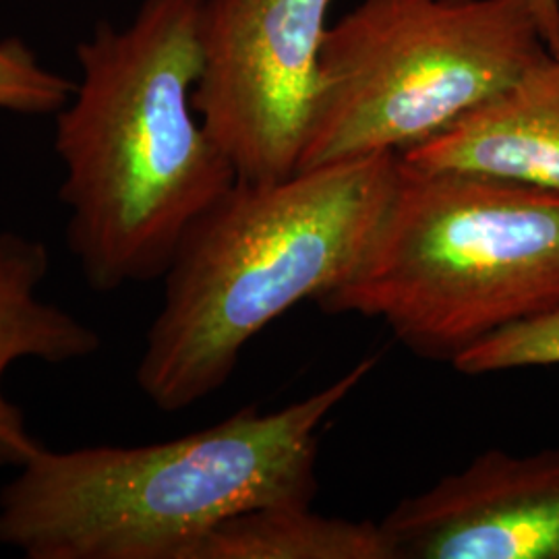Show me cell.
<instances>
[{"mask_svg":"<svg viewBox=\"0 0 559 559\" xmlns=\"http://www.w3.org/2000/svg\"><path fill=\"white\" fill-rule=\"evenodd\" d=\"M400 160L559 191V55H547L506 90L468 110Z\"/></svg>","mask_w":559,"mask_h":559,"instance_id":"8","label":"cell"},{"mask_svg":"<svg viewBox=\"0 0 559 559\" xmlns=\"http://www.w3.org/2000/svg\"><path fill=\"white\" fill-rule=\"evenodd\" d=\"M75 81L44 67L20 38L0 40V110L44 117L71 100Z\"/></svg>","mask_w":559,"mask_h":559,"instance_id":"12","label":"cell"},{"mask_svg":"<svg viewBox=\"0 0 559 559\" xmlns=\"http://www.w3.org/2000/svg\"><path fill=\"white\" fill-rule=\"evenodd\" d=\"M334 0H205L193 106L242 182L299 170Z\"/></svg>","mask_w":559,"mask_h":559,"instance_id":"6","label":"cell"},{"mask_svg":"<svg viewBox=\"0 0 559 559\" xmlns=\"http://www.w3.org/2000/svg\"><path fill=\"white\" fill-rule=\"evenodd\" d=\"M50 253L41 240L0 233V464L21 468L40 450L15 402L4 396L7 369L21 359L71 362L100 350V334L41 299Z\"/></svg>","mask_w":559,"mask_h":559,"instance_id":"9","label":"cell"},{"mask_svg":"<svg viewBox=\"0 0 559 559\" xmlns=\"http://www.w3.org/2000/svg\"><path fill=\"white\" fill-rule=\"evenodd\" d=\"M559 365V309L510 325L464 350L452 367L466 376Z\"/></svg>","mask_w":559,"mask_h":559,"instance_id":"11","label":"cell"},{"mask_svg":"<svg viewBox=\"0 0 559 559\" xmlns=\"http://www.w3.org/2000/svg\"><path fill=\"white\" fill-rule=\"evenodd\" d=\"M380 524L396 559H559V448L487 450Z\"/></svg>","mask_w":559,"mask_h":559,"instance_id":"7","label":"cell"},{"mask_svg":"<svg viewBox=\"0 0 559 559\" xmlns=\"http://www.w3.org/2000/svg\"><path fill=\"white\" fill-rule=\"evenodd\" d=\"M378 362L362 357L307 399L247 406L177 440L40 448L0 491V545L27 559H187L242 512L311 501L321 429Z\"/></svg>","mask_w":559,"mask_h":559,"instance_id":"2","label":"cell"},{"mask_svg":"<svg viewBox=\"0 0 559 559\" xmlns=\"http://www.w3.org/2000/svg\"><path fill=\"white\" fill-rule=\"evenodd\" d=\"M399 154L237 180L203 212L170 261L138 365L160 411L218 392L245 346L300 300H318L359 263L388 205Z\"/></svg>","mask_w":559,"mask_h":559,"instance_id":"3","label":"cell"},{"mask_svg":"<svg viewBox=\"0 0 559 559\" xmlns=\"http://www.w3.org/2000/svg\"><path fill=\"white\" fill-rule=\"evenodd\" d=\"M330 316L388 325L427 359L559 309V191L400 160L357 267L325 293Z\"/></svg>","mask_w":559,"mask_h":559,"instance_id":"4","label":"cell"},{"mask_svg":"<svg viewBox=\"0 0 559 559\" xmlns=\"http://www.w3.org/2000/svg\"><path fill=\"white\" fill-rule=\"evenodd\" d=\"M540 20L547 27H559V0H535Z\"/></svg>","mask_w":559,"mask_h":559,"instance_id":"13","label":"cell"},{"mask_svg":"<svg viewBox=\"0 0 559 559\" xmlns=\"http://www.w3.org/2000/svg\"><path fill=\"white\" fill-rule=\"evenodd\" d=\"M205 0H143L127 25L96 23L57 112L67 240L87 284L162 278L193 222L237 182L201 122Z\"/></svg>","mask_w":559,"mask_h":559,"instance_id":"1","label":"cell"},{"mask_svg":"<svg viewBox=\"0 0 559 559\" xmlns=\"http://www.w3.org/2000/svg\"><path fill=\"white\" fill-rule=\"evenodd\" d=\"M547 55L535 0H360L325 32L299 170L402 154Z\"/></svg>","mask_w":559,"mask_h":559,"instance_id":"5","label":"cell"},{"mask_svg":"<svg viewBox=\"0 0 559 559\" xmlns=\"http://www.w3.org/2000/svg\"><path fill=\"white\" fill-rule=\"evenodd\" d=\"M187 559L396 558L380 522L325 516L311 501H284L222 522Z\"/></svg>","mask_w":559,"mask_h":559,"instance_id":"10","label":"cell"}]
</instances>
